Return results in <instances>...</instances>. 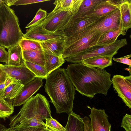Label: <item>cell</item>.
<instances>
[{"label":"cell","mask_w":131,"mask_h":131,"mask_svg":"<svg viewBox=\"0 0 131 131\" xmlns=\"http://www.w3.org/2000/svg\"><path fill=\"white\" fill-rule=\"evenodd\" d=\"M50 0H16L13 5L18 6L21 5H26L29 4L50 1Z\"/></svg>","instance_id":"836d02e7"},{"label":"cell","mask_w":131,"mask_h":131,"mask_svg":"<svg viewBox=\"0 0 131 131\" xmlns=\"http://www.w3.org/2000/svg\"><path fill=\"white\" fill-rule=\"evenodd\" d=\"M100 18L94 16L78 18H74L72 16L62 30L66 38L74 36L82 32L96 23Z\"/></svg>","instance_id":"7c38bea8"},{"label":"cell","mask_w":131,"mask_h":131,"mask_svg":"<svg viewBox=\"0 0 131 131\" xmlns=\"http://www.w3.org/2000/svg\"><path fill=\"white\" fill-rule=\"evenodd\" d=\"M105 0H83L77 13L72 17L84 18L94 16V10L96 6Z\"/></svg>","instance_id":"2e32d148"},{"label":"cell","mask_w":131,"mask_h":131,"mask_svg":"<svg viewBox=\"0 0 131 131\" xmlns=\"http://www.w3.org/2000/svg\"><path fill=\"white\" fill-rule=\"evenodd\" d=\"M101 34L94 32L89 34L79 39L66 44L62 56L66 58L78 54L85 50L96 45Z\"/></svg>","instance_id":"ba28073f"},{"label":"cell","mask_w":131,"mask_h":131,"mask_svg":"<svg viewBox=\"0 0 131 131\" xmlns=\"http://www.w3.org/2000/svg\"><path fill=\"white\" fill-rule=\"evenodd\" d=\"M131 57V55L129 54L119 58H112L114 61L122 63L131 66V60L129 59Z\"/></svg>","instance_id":"e575fe53"},{"label":"cell","mask_w":131,"mask_h":131,"mask_svg":"<svg viewBox=\"0 0 131 131\" xmlns=\"http://www.w3.org/2000/svg\"><path fill=\"white\" fill-rule=\"evenodd\" d=\"M131 67L129 66V67L127 68H126L125 69L128 71H129V72L130 74H131Z\"/></svg>","instance_id":"ee69618b"},{"label":"cell","mask_w":131,"mask_h":131,"mask_svg":"<svg viewBox=\"0 0 131 131\" xmlns=\"http://www.w3.org/2000/svg\"><path fill=\"white\" fill-rule=\"evenodd\" d=\"M66 38L52 39L40 42L46 53L56 56L62 55Z\"/></svg>","instance_id":"9a60e30c"},{"label":"cell","mask_w":131,"mask_h":131,"mask_svg":"<svg viewBox=\"0 0 131 131\" xmlns=\"http://www.w3.org/2000/svg\"><path fill=\"white\" fill-rule=\"evenodd\" d=\"M8 77L7 73L0 68V84L4 83Z\"/></svg>","instance_id":"f35d334b"},{"label":"cell","mask_w":131,"mask_h":131,"mask_svg":"<svg viewBox=\"0 0 131 131\" xmlns=\"http://www.w3.org/2000/svg\"><path fill=\"white\" fill-rule=\"evenodd\" d=\"M14 82L15 81L8 76L6 80L4 82L5 86V88Z\"/></svg>","instance_id":"60d3db41"},{"label":"cell","mask_w":131,"mask_h":131,"mask_svg":"<svg viewBox=\"0 0 131 131\" xmlns=\"http://www.w3.org/2000/svg\"><path fill=\"white\" fill-rule=\"evenodd\" d=\"M14 111L12 103L4 99L0 94V118L5 120Z\"/></svg>","instance_id":"4316f807"},{"label":"cell","mask_w":131,"mask_h":131,"mask_svg":"<svg viewBox=\"0 0 131 131\" xmlns=\"http://www.w3.org/2000/svg\"><path fill=\"white\" fill-rule=\"evenodd\" d=\"M43 79L36 77L24 85L22 90L14 99L13 106H19L24 104L42 86Z\"/></svg>","instance_id":"4fadbf2b"},{"label":"cell","mask_w":131,"mask_h":131,"mask_svg":"<svg viewBox=\"0 0 131 131\" xmlns=\"http://www.w3.org/2000/svg\"><path fill=\"white\" fill-rule=\"evenodd\" d=\"M47 16V11L40 8L37 12L33 19L25 28H30L40 24L46 18Z\"/></svg>","instance_id":"4dcf8cb0"},{"label":"cell","mask_w":131,"mask_h":131,"mask_svg":"<svg viewBox=\"0 0 131 131\" xmlns=\"http://www.w3.org/2000/svg\"><path fill=\"white\" fill-rule=\"evenodd\" d=\"M43 131H53L47 127H46Z\"/></svg>","instance_id":"f6af8a7d"},{"label":"cell","mask_w":131,"mask_h":131,"mask_svg":"<svg viewBox=\"0 0 131 131\" xmlns=\"http://www.w3.org/2000/svg\"><path fill=\"white\" fill-rule=\"evenodd\" d=\"M72 16L68 11L54 9L48 14L41 23L43 28L49 31L53 32L59 31L63 30Z\"/></svg>","instance_id":"52a82bcc"},{"label":"cell","mask_w":131,"mask_h":131,"mask_svg":"<svg viewBox=\"0 0 131 131\" xmlns=\"http://www.w3.org/2000/svg\"><path fill=\"white\" fill-rule=\"evenodd\" d=\"M82 119L84 125L83 131H92L89 118L87 116H85Z\"/></svg>","instance_id":"8d00e7d4"},{"label":"cell","mask_w":131,"mask_h":131,"mask_svg":"<svg viewBox=\"0 0 131 131\" xmlns=\"http://www.w3.org/2000/svg\"><path fill=\"white\" fill-rule=\"evenodd\" d=\"M8 53L4 47L0 46V62L6 64L8 62Z\"/></svg>","instance_id":"d590c367"},{"label":"cell","mask_w":131,"mask_h":131,"mask_svg":"<svg viewBox=\"0 0 131 131\" xmlns=\"http://www.w3.org/2000/svg\"><path fill=\"white\" fill-rule=\"evenodd\" d=\"M0 68L15 81L19 82L24 85L36 78L25 64L19 66H13L0 63Z\"/></svg>","instance_id":"30bf717a"},{"label":"cell","mask_w":131,"mask_h":131,"mask_svg":"<svg viewBox=\"0 0 131 131\" xmlns=\"http://www.w3.org/2000/svg\"><path fill=\"white\" fill-rule=\"evenodd\" d=\"M6 0H0V6H1L3 4L5 3Z\"/></svg>","instance_id":"7bdbcfd3"},{"label":"cell","mask_w":131,"mask_h":131,"mask_svg":"<svg viewBox=\"0 0 131 131\" xmlns=\"http://www.w3.org/2000/svg\"><path fill=\"white\" fill-rule=\"evenodd\" d=\"M121 127L124 128L126 131H131V116L126 114L122 120Z\"/></svg>","instance_id":"d6a6232c"},{"label":"cell","mask_w":131,"mask_h":131,"mask_svg":"<svg viewBox=\"0 0 131 131\" xmlns=\"http://www.w3.org/2000/svg\"><path fill=\"white\" fill-rule=\"evenodd\" d=\"M51 117L49 101L45 96L38 93L29 98L19 112L10 118L9 126L13 127L25 119L35 118L43 121Z\"/></svg>","instance_id":"277c9868"},{"label":"cell","mask_w":131,"mask_h":131,"mask_svg":"<svg viewBox=\"0 0 131 131\" xmlns=\"http://www.w3.org/2000/svg\"><path fill=\"white\" fill-rule=\"evenodd\" d=\"M45 91L54 105L57 113L73 111L75 89L65 69L59 68L46 79Z\"/></svg>","instance_id":"7a4b0ae2"},{"label":"cell","mask_w":131,"mask_h":131,"mask_svg":"<svg viewBox=\"0 0 131 131\" xmlns=\"http://www.w3.org/2000/svg\"><path fill=\"white\" fill-rule=\"evenodd\" d=\"M126 34V32L123 29L121 24L117 30L110 31L101 35L96 45L103 46L109 45L114 42L119 36H124Z\"/></svg>","instance_id":"d6986e66"},{"label":"cell","mask_w":131,"mask_h":131,"mask_svg":"<svg viewBox=\"0 0 131 131\" xmlns=\"http://www.w3.org/2000/svg\"><path fill=\"white\" fill-rule=\"evenodd\" d=\"M121 24L120 13L118 7L108 15L101 17L96 23L82 32L69 37V39L73 42L93 32H97L102 35L110 31H116L118 29Z\"/></svg>","instance_id":"8992f818"},{"label":"cell","mask_w":131,"mask_h":131,"mask_svg":"<svg viewBox=\"0 0 131 131\" xmlns=\"http://www.w3.org/2000/svg\"><path fill=\"white\" fill-rule=\"evenodd\" d=\"M118 7L120 11L122 26L126 32L131 28V0H124Z\"/></svg>","instance_id":"e0dca14e"},{"label":"cell","mask_w":131,"mask_h":131,"mask_svg":"<svg viewBox=\"0 0 131 131\" xmlns=\"http://www.w3.org/2000/svg\"><path fill=\"white\" fill-rule=\"evenodd\" d=\"M65 131H83L84 125L80 116L73 111L69 114Z\"/></svg>","instance_id":"d4e9b609"},{"label":"cell","mask_w":131,"mask_h":131,"mask_svg":"<svg viewBox=\"0 0 131 131\" xmlns=\"http://www.w3.org/2000/svg\"><path fill=\"white\" fill-rule=\"evenodd\" d=\"M1 91V90H0V91Z\"/></svg>","instance_id":"bcb514c9"},{"label":"cell","mask_w":131,"mask_h":131,"mask_svg":"<svg viewBox=\"0 0 131 131\" xmlns=\"http://www.w3.org/2000/svg\"><path fill=\"white\" fill-rule=\"evenodd\" d=\"M66 70L75 90L91 99L97 94L106 95L112 84L111 74L104 69L80 63L71 64Z\"/></svg>","instance_id":"6da1fadb"},{"label":"cell","mask_w":131,"mask_h":131,"mask_svg":"<svg viewBox=\"0 0 131 131\" xmlns=\"http://www.w3.org/2000/svg\"><path fill=\"white\" fill-rule=\"evenodd\" d=\"M29 127H46L51 130V128L43 121L35 118L24 119L13 128L15 129L18 128Z\"/></svg>","instance_id":"83f0119b"},{"label":"cell","mask_w":131,"mask_h":131,"mask_svg":"<svg viewBox=\"0 0 131 131\" xmlns=\"http://www.w3.org/2000/svg\"><path fill=\"white\" fill-rule=\"evenodd\" d=\"M24 86L19 82H14L0 91V94L6 100H14L22 90Z\"/></svg>","instance_id":"484cf974"},{"label":"cell","mask_w":131,"mask_h":131,"mask_svg":"<svg viewBox=\"0 0 131 131\" xmlns=\"http://www.w3.org/2000/svg\"><path fill=\"white\" fill-rule=\"evenodd\" d=\"M89 116L92 131H111V125L108 120V116L104 109L93 107Z\"/></svg>","instance_id":"5bb4252c"},{"label":"cell","mask_w":131,"mask_h":131,"mask_svg":"<svg viewBox=\"0 0 131 131\" xmlns=\"http://www.w3.org/2000/svg\"><path fill=\"white\" fill-rule=\"evenodd\" d=\"M113 88L118 96L129 108H131V75L128 76L116 74L111 79Z\"/></svg>","instance_id":"9c48e42d"},{"label":"cell","mask_w":131,"mask_h":131,"mask_svg":"<svg viewBox=\"0 0 131 131\" xmlns=\"http://www.w3.org/2000/svg\"><path fill=\"white\" fill-rule=\"evenodd\" d=\"M18 44L23 50L38 51L43 49L40 42L24 38L20 40Z\"/></svg>","instance_id":"f1b7e54d"},{"label":"cell","mask_w":131,"mask_h":131,"mask_svg":"<svg viewBox=\"0 0 131 131\" xmlns=\"http://www.w3.org/2000/svg\"><path fill=\"white\" fill-rule=\"evenodd\" d=\"M46 124L50 127L53 131H65L64 128L56 120L52 117L46 119Z\"/></svg>","instance_id":"1f68e13d"},{"label":"cell","mask_w":131,"mask_h":131,"mask_svg":"<svg viewBox=\"0 0 131 131\" xmlns=\"http://www.w3.org/2000/svg\"><path fill=\"white\" fill-rule=\"evenodd\" d=\"M16 0H6L5 3L9 7L13 5Z\"/></svg>","instance_id":"b9f144b4"},{"label":"cell","mask_w":131,"mask_h":131,"mask_svg":"<svg viewBox=\"0 0 131 131\" xmlns=\"http://www.w3.org/2000/svg\"><path fill=\"white\" fill-rule=\"evenodd\" d=\"M112 58L107 56H99L86 59L81 63L89 67L103 69L112 65Z\"/></svg>","instance_id":"ffe728a7"},{"label":"cell","mask_w":131,"mask_h":131,"mask_svg":"<svg viewBox=\"0 0 131 131\" xmlns=\"http://www.w3.org/2000/svg\"><path fill=\"white\" fill-rule=\"evenodd\" d=\"M24 34L15 11L4 3L0 6V45L8 48L18 44Z\"/></svg>","instance_id":"3957f363"},{"label":"cell","mask_w":131,"mask_h":131,"mask_svg":"<svg viewBox=\"0 0 131 131\" xmlns=\"http://www.w3.org/2000/svg\"><path fill=\"white\" fill-rule=\"evenodd\" d=\"M127 43L126 38L117 39L109 45L103 46L96 45L75 55L65 59L68 62L76 63H80L86 59L99 56H107L113 58L117 54L119 49L126 45Z\"/></svg>","instance_id":"5b68a950"},{"label":"cell","mask_w":131,"mask_h":131,"mask_svg":"<svg viewBox=\"0 0 131 131\" xmlns=\"http://www.w3.org/2000/svg\"><path fill=\"white\" fill-rule=\"evenodd\" d=\"M25 64L36 77L46 79L48 75L44 67L26 61H25Z\"/></svg>","instance_id":"f546056e"},{"label":"cell","mask_w":131,"mask_h":131,"mask_svg":"<svg viewBox=\"0 0 131 131\" xmlns=\"http://www.w3.org/2000/svg\"><path fill=\"white\" fill-rule=\"evenodd\" d=\"M23 53L25 61L44 67L45 58L43 49L38 51L23 50Z\"/></svg>","instance_id":"603a6c76"},{"label":"cell","mask_w":131,"mask_h":131,"mask_svg":"<svg viewBox=\"0 0 131 131\" xmlns=\"http://www.w3.org/2000/svg\"><path fill=\"white\" fill-rule=\"evenodd\" d=\"M83 0H56L53 4L54 9H60L70 12L72 15L78 11Z\"/></svg>","instance_id":"44dd1931"},{"label":"cell","mask_w":131,"mask_h":131,"mask_svg":"<svg viewBox=\"0 0 131 131\" xmlns=\"http://www.w3.org/2000/svg\"><path fill=\"white\" fill-rule=\"evenodd\" d=\"M0 131H16L13 127L7 128L4 125L0 124Z\"/></svg>","instance_id":"ab89813d"},{"label":"cell","mask_w":131,"mask_h":131,"mask_svg":"<svg viewBox=\"0 0 131 131\" xmlns=\"http://www.w3.org/2000/svg\"><path fill=\"white\" fill-rule=\"evenodd\" d=\"M44 54L45 61L44 67L48 74L59 68L65 62V59L62 55L56 56L45 52Z\"/></svg>","instance_id":"7402d4cb"},{"label":"cell","mask_w":131,"mask_h":131,"mask_svg":"<svg viewBox=\"0 0 131 131\" xmlns=\"http://www.w3.org/2000/svg\"><path fill=\"white\" fill-rule=\"evenodd\" d=\"M8 53L7 63L5 65L13 66H19L25 64L23 50L18 44L7 49Z\"/></svg>","instance_id":"ac0fdd59"},{"label":"cell","mask_w":131,"mask_h":131,"mask_svg":"<svg viewBox=\"0 0 131 131\" xmlns=\"http://www.w3.org/2000/svg\"><path fill=\"white\" fill-rule=\"evenodd\" d=\"M118 8L112 0H105L96 6L93 15L100 18L108 15Z\"/></svg>","instance_id":"cb8c5ba5"},{"label":"cell","mask_w":131,"mask_h":131,"mask_svg":"<svg viewBox=\"0 0 131 131\" xmlns=\"http://www.w3.org/2000/svg\"><path fill=\"white\" fill-rule=\"evenodd\" d=\"M23 38L41 42L66 37L63 30L54 32L49 31L43 28L40 23L27 29Z\"/></svg>","instance_id":"8fae6325"},{"label":"cell","mask_w":131,"mask_h":131,"mask_svg":"<svg viewBox=\"0 0 131 131\" xmlns=\"http://www.w3.org/2000/svg\"><path fill=\"white\" fill-rule=\"evenodd\" d=\"M46 127H29L18 128L15 129L16 131H43Z\"/></svg>","instance_id":"74e56055"}]
</instances>
